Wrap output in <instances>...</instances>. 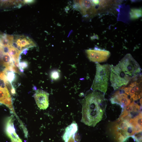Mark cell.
Here are the masks:
<instances>
[{
    "mask_svg": "<svg viewBox=\"0 0 142 142\" xmlns=\"http://www.w3.org/2000/svg\"><path fill=\"white\" fill-rule=\"evenodd\" d=\"M107 102L104 94L100 92L93 91L87 95L81 101V121L88 126L94 127L103 118Z\"/></svg>",
    "mask_w": 142,
    "mask_h": 142,
    "instance_id": "cell-1",
    "label": "cell"
},
{
    "mask_svg": "<svg viewBox=\"0 0 142 142\" xmlns=\"http://www.w3.org/2000/svg\"><path fill=\"white\" fill-rule=\"evenodd\" d=\"M110 65V81L114 90L126 85L133 78L141 74L139 64L129 53L116 65Z\"/></svg>",
    "mask_w": 142,
    "mask_h": 142,
    "instance_id": "cell-2",
    "label": "cell"
},
{
    "mask_svg": "<svg viewBox=\"0 0 142 142\" xmlns=\"http://www.w3.org/2000/svg\"><path fill=\"white\" fill-rule=\"evenodd\" d=\"M96 72L91 87L93 91H99L105 94L106 92L110 78V67L108 64L101 65L96 63Z\"/></svg>",
    "mask_w": 142,
    "mask_h": 142,
    "instance_id": "cell-3",
    "label": "cell"
},
{
    "mask_svg": "<svg viewBox=\"0 0 142 142\" xmlns=\"http://www.w3.org/2000/svg\"><path fill=\"white\" fill-rule=\"evenodd\" d=\"M110 130L117 142H124L137 133L135 128L124 119H118L112 124Z\"/></svg>",
    "mask_w": 142,
    "mask_h": 142,
    "instance_id": "cell-4",
    "label": "cell"
},
{
    "mask_svg": "<svg viewBox=\"0 0 142 142\" xmlns=\"http://www.w3.org/2000/svg\"><path fill=\"white\" fill-rule=\"evenodd\" d=\"M119 119L128 121L136 129L142 128L141 107L133 102L123 110Z\"/></svg>",
    "mask_w": 142,
    "mask_h": 142,
    "instance_id": "cell-5",
    "label": "cell"
},
{
    "mask_svg": "<svg viewBox=\"0 0 142 142\" xmlns=\"http://www.w3.org/2000/svg\"><path fill=\"white\" fill-rule=\"evenodd\" d=\"M131 100L135 101L142 96V75L134 78L126 85L120 87Z\"/></svg>",
    "mask_w": 142,
    "mask_h": 142,
    "instance_id": "cell-6",
    "label": "cell"
},
{
    "mask_svg": "<svg viewBox=\"0 0 142 142\" xmlns=\"http://www.w3.org/2000/svg\"><path fill=\"white\" fill-rule=\"evenodd\" d=\"M74 2L76 8L85 17H92L99 12L98 9L96 7L98 4H94L92 0L75 1Z\"/></svg>",
    "mask_w": 142,
    "mask_h": 142,
    "instance_id": "cell-7",
    "label": "cell"
},
{
    "mask_svg": "<svg viewBox=\"0 0 142 142\" xmlns=\"http://www.w3.org/2000/svg\"><path fill=\"white\" fill-rule=\"evenodd\" d=\"M85 52L89 59L96 63L106 61L110 55L109 51L97 48L86 50Z\"/></svg>",
    "mask_w": 142,
    "mask_h": 142,
    "instance_id": "cell-8",
    "label": "cell"
},
{
    "mask_svg": "<svg viewBox=\"0 0 142 142\" xmlns=\"http://www.w3.org/2000/svg\"><path fill=\"white\" fill-rule=\"evenodd\" d=\"M114 94L110 100L112 104H117L120 105L123 110L130 104L131 100L122 88H120Z\"/></svg>",
    "mask_w": 142,
    "mask_h": 142,
    "instance_id": "cell-9",
    "label": "cell"
},
{
    "mask_svg": "<svg viewBox=\"0 0 142 142\" xmlns=\"http://www.w3.org/2000/svg\"><path fill=\"white\" fill-rule=\"evenodd\" d=\"M49 94L42 90H37L33 95L36 104L40 109H45L48 106Z\"/></svg>",
    "mask_w": 142,
    "mask_h": 142,
    "instance_id": "cell-10",
    "label": "cell"
},
{
    "mask_svg": "<svg viewBox=\"0 0 142 142\" xmlns=\"http://www.w3.org/2000/svg\"><path fill=\"white\" fill-rule=\"evenodd\" d=\"M13 40L18 46L21 47L23 50L35 46L36 45L32 39L24 35L13 36Z\"/></svg>",
    "mask_w": 142,
    "mask_h": 142,
    "instance_id": "cell-11",
    "label": "cell"
},
{
    "mask_svg": "<svg viewBox=\"0 0 142 142\" xmlns=\"http://www.w3.org/2000/svg\"><path fill=\"white\" fill-rule=\"evenodd\" d=\"M6 130L7 135L12 140L18 142H22L16 132L12 118H9L7 121Z\"/></svg>",
    "mask_w": 142,
    "mask_h": 142,
    "instance_id": "cell-12",
    "label": "cell"
},
{
    "mask_svg": "<svg viewBox=\"0 0 142 142\" xmlns=\"http://www.w3.org/2000/svg\"><path fill=\"white\" fill-rule=\"evenodd\" d=\"M0 103L6 105L13 110L11 98L7 88H0Z\"/></svg>",
    "mask_w": 142,
    "mask_h": 142,
    "instance_id": "cell-13",
    "label": "cell"
},
{
    "mask_svg": "<svg viewBox=\"0 0 142 142\" xmlns=\"http://www.w3.org/2000/svg\"><path fill=\"white\" fill-rule=\"evenodd\" d=\"M78 130V126L75 123L73 122L66 129L63 138L65 142H67L69 138L74 135Z\"/></svg>",
    "mask_w": 142,
    "mask_h": 142,
    "instance_id": "cell-14",
    "label": "cell"
},
{
    "mask_svg": "<svg viewBox=\"0 0 142 142\" xmlns=\"http://www.w3.org/2000/svg\"><path fill=\"white\" fill-rule=\"evenodd\" d=\"M130 17L131 19L135 20L142 17V9L133 8L130 10Z\"/></svg>",
    "mask_w": 142,
    "mask_h": 142,
    "instance_id": "cell-15",
    "label": "cell"
},
{
    "mask_svg": "<svg viewBox=\"0 0 142 142\" xmlns=\"http://www.w3.org/2000/svg\"><path fill=\"white\" fill-rule=\"evenodd\" d=\"M6 78L7 81L11 83L13 82L16 79L15 74L13 71L8 72L6 75Z\"/></svg>",
    "mask_w": 142,
    "mask_h": 142,
    "instance_id": "cell-16",
    "label": "cell"
},
{
    "mask_svg": "<svg viewBox=\"0 0 142 142\" xmlns=\"http://www.w3.org/2000/svg\"><path fill=\"white\" fill-rule=\"evenodd\" d=\"M132 137L138 142H141V132L136 133Z\"/></svg>",
    "mask_w": 142,
    "mask_h": 142,
    "instance_id": "cell-17",
    "label": "cell"
},
{
    "mask_svg": "<svg viewBox=\"0 0 142 142\" xmlns=\"http://www.w3.org/2000/svg\"><path fill=\"white\" fill-rule=\"evenodd\" d=\"M50 77L53 79H58L59 77V73L57 70L53 71L51 73Z\"/></svg>",
    "mask_w": 142,
    "mask_h": 142,
    "instance_id": "cell-18",
    "label": "cell"
},
{
    "mask_svg": "<svg viewBox=\"0 0 142 142\" xmlns=\"http://www.w3.org/2000/svg\"><path fill=\"white\" fill-rule=\"evenodd\" d=\"M19 65L20 69L21 68L23 70L28 67V63L27 61H23L19 62Z\"/></svg>",
    "mask_w": 142,
    "mask_h": 142,
    "instance_id": "cell-19",
    "label": "cell"
},
{
    "mask_svg": "<svg viewBox=\"0 0 142 142\" xmlns=\"http://www.w3.org/2000/svg\"><path fill=\"white\" fill-rule=\"evenodd\" d=\"M7 72L2 71L0 70V77H4L6 76Z\"/></svg>",
    "mask_w": 142,
    "mask_h": 142,
    "instance_id": "cell-20",
    "label": "cell"
},
{
    "mask_svg": "<svg viewBox=\"0 0 142 142\" xmlns=\"http://www.w3.org/2000/svg\"><path fill=\"white\" fill-rule=\"evenodd\" d=\"M24 3H32L34 1L33 0H24L23 1Z\"/></svg>",
    "mask_w": 142,
    "mask_h": 142,
    "instance_id": "cell-21",
    "label": "cell"
},
{
    "mask_svg": "<svg viewBox=\"0 0 142 142\" xmlns=\"http://www.w3.org/2000/svg\"><path fill=\"white\" fill-rule=\"evenodd\" d=\"M11 92L12 94H14L16 93L15 89L13 87L12 88L11 90Z\"/></svg>",
    "mask_w": 142,
    "mask_h": 142,
    "instance_id": "cell-22",
    "label": "cell"
},
{
    "mask_svg": "<svg viewBox=\"0 0 142 142\" xmlns=\"http://www.w3.org/2000/svg\"><path fill=\"white\" fill-rule=\"evenodd\" d=\"M12 142H18L17 141H16L13 140H12Z\"/></svg>",
    "mask_w": 142,
    "mask_h": 142,
    "instance_id": "cell-23",
    "label": "cell"
}]
</instances>
